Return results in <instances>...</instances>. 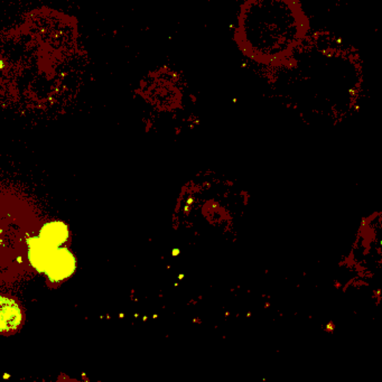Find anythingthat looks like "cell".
<instances>
[{
  "instance_id": "5b68a950",
  "label": "cell",
  "mask_w": 382,
  "mask_h": 382,
  "mask_svg": "<svg viewBox=\"0 0 382 382\" xmlns=\"http://www.w3.org/2000/svg\"><path fill=\"white\" fill-rule=\"evenodd\" d=\"M75 270V259L73 254L66 249H60L55 252L45 271L49 280L60 282L71 276Z\"/></svg>"
},
{
  "instance_id": "6da1fadb",
  "label": "cell",
  "mask_w": 382,
  "mask_h": 382,
  "mask_svg": "<svg viewBox=\"0 0 382 382\" xmlns=\"http://www.w3.org/2000/svg\"><path fill=\"white\" fill-rule=\"evenodd\" d=\"M260 72L275 100L308 123L339 125L365 98L359 51L324 29H312L291 55Z\"/></svg>"
},
{
  "instance_id": "7a4b0ae2",
  "label": "cell",
  "mask_w": 382,
  "mask_h": 382,
  "mask_svg": "<svg viewBox=\"0 0 382 382\" xmlns=\"http://www.w3.org/2000/svg\"><path fill=\"white\" fill-rule=\"evenodd\" d=\"M311 31L302 0H245L234 40L245 59L265 68L291 55Z\"/></svg>"
},
{
  "instance_id": "3957f363",
  "label": "cell",
  "mask_w": 382,
  "mask_h": 382,
  "mask_svg": "<svg viewBox=\"0 0 382 382\" xmlns=\"http://www.w3.org/2000/svg\"><path fill=\"white\" fill-rule=\"evenodd\" d=\"M140 97L174 132H181L194 121V97L185 77L176 70L164 66L151 72L143 82Z\"/></svg>"
},
{
  "instance_id": "277c9868",
  "label": "cell",
  "mask_w": 382,
  "mask_h": 382,
  "mask_svg": "<svg viewBox=\"0 0 382 382\" xmlns=\"http://www.w3.org/2000/svg\"><path fill=\"white\" fill-rule=\"evenodd\" d=\"M24 323V313L17 300L0 297V334L13 335L20 331Z\"/></svg>"
},
{
  "instance_id": "52a82bcc",
  "label": "cell",
  "mask_w": 382,
  "mask_h": 382,
  "mask_svg": "<svg viewBox=\"0 0 382 382\" xmlns=\"http://www.w3.org/2000/svg\"><path fill=\"white\" fill-rule=\"evenodd\" d=\"M68 237H69V231H68V228H66L64 223L51 222L43 227L42 231H40V238L45 240L46 243L59 247V245L66 243Z\"/></svg>"
},
{
  "instance_id": "8992f818",
  "label": "cell",
  "mask_w": 382,
  "mask_h": 382,
  "mask_svg": "<svg viewBox=\"0 0 382 382\" xmlns=\"http://www.w3.org/2000/svg\"><path fill=\"white\" fill-rule=\"evenodd\" d=\"M29 259L31 265L40 271H45L49 261L56 252L57 247L46 243L42 238H34L29 243Z\"/></svg>"
}]
</instances>
